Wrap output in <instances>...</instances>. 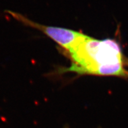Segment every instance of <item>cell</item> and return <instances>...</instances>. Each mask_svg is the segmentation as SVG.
<instances>
[{
    "label": "cell",
    "mask_w": 128,
    "mask_h": 128,
    "mask_svg": "<svg viewBox=\"0 0 128 128\" xmlns=\"http://www.w3.org/2000/svg\"><path fill=\"white\" fill-rule=\"evenodd\" d=\"M67 54L71 58V65L60 68V74L71 72L79 75H92L101 66L127 64L119 44L112 39L98 40L84 34Z\"/></svg>",
    "instance_id": "6da1fadb"
},
{
    "label": "cell",
    "mask_w": 128,
    "mask_h": 128,
    "mask_svg": "<svg viewBox=\"0 0 128 128\" xmlns=\"http://www.w3.org/2000/svg\"><path fill=\"white\" fill-rule=\"evenodd\" d=\"M7 12L24 25L41 32L48 38L59 44L66 52L70 50L84 36V34L80 32L68 28L42 25L31 20L18 12L12 11H7Z\"/></svg>",
    "instance_id": "7a4b0ae2"
},
{
    "label": "cell",
    "mask_w": 128,
    "mask_h": 128,
    "mask_svg": "<svg viewBox=\"0 0 128 128\" xmlns=\"http://www.w3.org/2000/svg\"><path fill=\"white\" fill-rule=\"evenodd\" d=\"M67 128V127H66V128Z\"/></svg>",
    "instance_id": "3957f363"
}]
</instances>
